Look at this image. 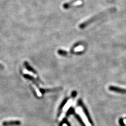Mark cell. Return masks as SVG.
<instances>
[{
    "instance_id": "cell-1",
    "label": "cell",
    "mask_w": 126,
    "mask_h": 126,
    "mask_svg": "<svg viewBox=\"0 0 126 126\" xmlns=\"http://www.w3.org/2000/svg\"><path fill=\"white\" fill-rule=\"evenodd\" d=\"M109 90L110 91L115 92L117 93H120L123 94H126V89L121 88L120 87H118L113 86H110L109 87Z\"/></svg>"
},
{
    "instance_id": "cell-2",
    "label": "cell",
    "mask_w": 126,
    "mask_h": 126,
    "mask_svg": "<svg viewBox=\"0 0 126 126\" xmlns=\"http://www.w3.org/2000/svg\"><path fill=\"white\" fill-rule=\"evenodd\" d=\"M4 126H18L21 125V122L18 120H10L4 121L3 123Z\"/></svg>"
},
{
    "instance_id": "cell-3",
    "label": "cell",
    "mask_w": 126,
    "mask_h": 126,
    "mask_svg": "<svg viewBox=\"0 0 126 126\" xmlns=\"http://www.w3.org/2000/svg\"><path fill=\"white\" fill-rule=\"evenodd\" d=\"M78 0H73L72 1H70L69 2H67L64 3V4L63 5V7L64 8L65 10H68L71 7L72 5L74 3L77 2Z\"/></svg>"
},
{
    "instance_id": "cell-4",
    "label": "cell",
    "mask_w": 126,
    "mask_h": 126,
    "mask_svg": "<svg viewBox=\"0 0 126 126\" xmlns=\"http://www.w3.org/2000/svg\"><path fill=\"white\" fill-rule=\"evenodd\" d=\"M24 65H25V66H26V67L27 68V69H28L29 70L31 71V72H33V73H35V74H36V71H35L34 69H33L29 65V64H28V63H27V62H25Z\"/></svg>"
},
{
    "instance_id": "cell-5",
    "label": "cell",
    "mask_w": 126,
    "mask_h": 126,
    "mask_svg": "<svg viewBox=\"0 0 126 126\" xmlns=\"http://www.w3.org/2000/svg\"><path fill=\"white\" fill-rule=\"evenodd\" d=\"M24 77L26 78H27V79H29L32 80V81H33L35 84L37 85V82H36V80H35V79L33 77H32L30 75H24Z\"/></svg>"
},
{
    "instance_id": "cell-6",
    "label": "cell",
    "mask_w": 126,
    "mask_h": 126,
    "mask_svg": "<svg viewBox=\"0 0 126 126\" xmlns=\"http://www.w3.org/2000/svg\"><path fill=\"white\" fill-rule=\"evenodd\" d=\"M71 102H72V100H70L67 102V104H66L65 106L64 107V111H66V110L68 109V108L69 107V106H70V105Z\"/></svg>"
},
{
    "instance_id": "cell-7",
    "label": "cell",
    "mask_w": 126,
    "mask_h": 126,
    "mask_svg": "<svg viewBox=\"0 0 126 126\" xmlns=\"http://www.w3.org/2000/svg\"><path fill=\"white\" fill-rule=\"evenodd\" d=\"M60 89L59 88H54L53 89H43L42 91L43 92V93H45V92H52V91H57V90H59Z\"/></svg>"
},
{
    "instance_id": "cell-8",
    "label": "cell",
    "mask_w": 126,
    "mask_h": 126,
    "mask_svg": "<svg viewBox=\"0 0 126 126\" xmlns=\"http://www.w3.org/2000/svg\"><path fill=\"white\" fill-rule=\"evenodd\" d=\"M58 54H60L61 55H64V56H65L67 54V53L66 51L65 50H59L58 51Z\"/></svg>"
},
{
    "instance_id": "cell-9",
    "label": "cell",
    "mask_w": 126,
    "mask_h": 126,
    "mask_svg": "<svg viewBox=\"0 0 126 126\" xmlns=\"http://www.w3.org/2000/svg\"><path fill=\"white\" fill-rule=\"evenodd\" d=\"M119 124L121 125V126H125V124H124L123 119H122V118H121L119 120Z\"/></svg>"
},
{
    "instance_id": "cell-10",
    "label": "cell",
    "mask_w": 126,
    "mask_h": 126,
    "mask_svg": "<svg viewBox=\"0 0 126 126\" xmlns=\"http://www.w3.org/2000/svg\"><path fill=\"white\" fill-rule=\"evenodd\" d=\"M4 68V67L2 65H1V64H0V69H3Z\"/></svg>"
},
{
    "instance_id": "cell-11",
    "label": "cell",
    "mask_w": 126,
    "mask_h": 126,
    "mask_svg": "<svg viewBox=\"0 0 126 126\" xmlns=\"http://www.w3.org/2000/svg\"><path fill=\"white\" fill-rule=\"evenodd\" d=\"M76 92H73V97H74L75 96H76Z\"/></svg>"
},
{
    "instance_id": "cell-12",
    "label": "cell",
    "mask_w": 126,
    "mask_h": 126,
    "mask_svg": "<svg viewBox=\"0 0 126 126\" xmlns=\"http://www.w3.org/2000/svg\"><path fill=\"white\" fill-rule=\"evenodd\" d=\"M63 126H67V125L66 124H65L63 125Z\"/></svg>"
}]
</instances>
